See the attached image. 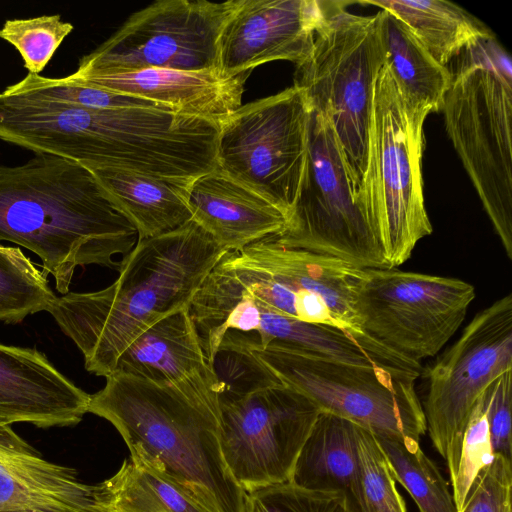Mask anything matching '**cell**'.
Wrapping results in <instances>:
<instances>
[{
  "mask_svg": "<svg viewBox=\"0 0 512 512\" xmlns=\"http://www.w3.org/2000/svg\"><path fill=\"white\" fill-rule=\"evenodd\" d=\"M285 246L341 259L361 269L389 268L359 205L329 120L311 109L308 151Z\"/></svg>",
  "mask_w": 512,
  "mask_h": 512,
  "instance_id": "30bf717a",
  "label": "cell"
},
{
  "mask_svg": "<svg viewBox=\"0 0 512 512\" xmlns=\"http://www.w3.org/2000/svg\"><path fill=\"white\" fill-rule=\"evenodd\" d=\"M212 368L219 399L239 397L281 383L248 348L226 341H221Z\"/></svg>",
  "mask_w": 512,
  "mask_h": 512,
  "instance_id": "d6a6232c",
  "label": "cell"
},
{
  "mask_svg": "<svg viewBox=\"0 0 512 512\" xmlns=\"http://www.w3.org/2000/svg\"><path fill=\"white\" fill-rule=\"evenodd\" d=\"M219 401L221 451L238 485L247 493L290 481L320 409L283 383Z\"/></svg>",
  "mask_w": 512,
  "mask_h": 512,
  "instance_id": "5bb4252c",
  "label": "cell"
},
{
  "mask_svg": "<svg viewBox=\"0 0 512 512\" xmlns=\"http://www.w3.org/2000/svg\"><path fill=\"white\" fill-rule=\"evenodd\" d=\"M0 512H103L96 485L50 462L0 423Z\"/></svg>",
  "mask_w": 512,
  "mask_h": 512,
  "instance_id": "e0dca14e",
  "label": "cell"
},
{
  "mask_svg": "<svg viewBox=\"0 0 512 512\" xmlns=\"http://www.w3.org/2000/svg\"><path fill=\"white\" fill-rule=\"evenodd\" d=\"M354 425L334 414L320 412L290 481L310 490L340 492L353 512H363Z\"/></svg>",
  "mask_w": 512,
  "mask_h": 512,
  "instance_id": "7402d4cb",
  "label": "cell"
},
{
  "mask_svg": "<svg viewBox=\"0 0 512 512\" xmlns=\"http://www.w3.org/2000/svg\"><path fill=\"white\" fill-rule=\"evenodd\" d=\"M187 199L192 220L227 251L281 235L288 226L278 207L218 169L192 179Z\"/></svg>",
  "mask_w": 512,
  "mask_h": 512,
  "instance_id": "d6986e66",
  "label": "cell"
},
{
  "mask_svg": "<svg viewBox=\"0 0 512 512\" xmlns=\"http://www.w3.org/2000/svg\"><path fill=\"white\" fill-rule=\"evenodd\" d=\"M234 344L248 348L281 383L302 393L321 412L410 445L419 444L426 433L415 376L344 363L286 345Z\"/></svg>",
  "mask_w": 512,
  "mask_h": 512,
  "instance_id": "ba28073f",
  "label": "cell"
},
{
  "mask_svg": "<svg viewBox=\"0 0 512 512\" xmlns=\"http://www.w3.org/2000/svg\"><path fill=\"white\" fill-rule=\"evenodd\" d=\"M74 26L59 14L6 20L0 38L20 53L29 73L40 75Z\"/></svg>",
  "mask_w": 512,
  "mask_h": 512,
  "instance_id": "f1b7e54d",
  "label": "cell"
},
{
  "mask_svg": "<svg viewBox=\"0 0 512 512\" xmlns=\"http://www.w3.org/2000/svg\"><path fill=\"white\" fill-rule=\"evenodd\" d=\"M244 512H353L344 494L310 490L291 481L246 493Z\"/></svg>",
  "mask_w": 512,
  "mask_h": 512,
  "instance_id": "1f68e13d",
  "label": "cell"
},
{
  "mask_svg": "<svg viewBox=\"0 0 512 512\" xmlns=\"http://www.w3.org/2000/svg\"><path fill=\"white\" fill-rule=\"evenodd\" d=\"M329 5L327 0H238L219 38V69L236 75L274 60L300 64Z\"/></svg>",
  "mask_w": 512,
  "mask_h": 512,
  "instance_id": "9a60e30c",
  "label": "cell"
},
{
  "mask_svg": "<svg viewBox=\"0 0 512 512\" xmlns=\"http://www.w3.org/2000/svg\"><path fill=\"white\" fill-rule=\"evenodd\" d=\"M71 75L106 90L152 101L171 111L220 122L241 106L250 72L232 75L219 68L200 71L148 68L117 74Z\"/></svg>",
  "mask_w": 512,
  "mask_h": 512,
  "instance_id": "ac0fdd59",
  "label": "cell"
},
{
  "mask_svg": "<svg viewBox=\"0 0 512 512\" xmlns=\"http://www.w3.org/2000/svg\"><path fill=\"white\" fill-rule=\"evenodd\" d=\"M456 58L441 110L446 130L511 260V58L494 34L470 43Z\"/></svg>",
  "mask_w": 512,
  "mask_h": 512,
  "instance_id": "277c9868",
  "label": "cell"
},
{
  "mask_svg": "<svg viewBox=\"0 0 512 512\" xmlns=\"http://www.w3.org/2000/svg\"><path fill=\"white\" fill-rule=\"evenodd\" d=\"M425 118L411 117L386 64L374 87L365 172L356 195L389 268L432 231L423 194Z\"/></svg>",
  "mask_w": 512,
  "mask_h": 512,
  "instance_id": "8992f818",
  "label": "cell"
},
{
  "mask_svg": "<svg viewBox=\"0 0 512 512\" xmlns=\"http://www.w3.org/2000/svg\"><path fill=\"white\" fill-rule=\"evenodd\" d=\"M475 296L473 285L454 277L365 269L356 312L364 333L420 363L454 336Z\"/></svg>",
  "mask_w": 512,
  "mask_h": 512,
  "instance_id": "7c38bea8",
  "label": "cell"
},
{
  "mask_svg": "<svg viewBox=\"0 0 512 512\" xmlns=\"http://www.w3.org/2000/svg\"><path fill=\"white\" fill-rule=\"evenodd\" d=\"M238 0H160L133 13L92 52L75 75L117 74L148 68H219V38Z\"/></svg>",
  "mask_w": 512,
  "mask_h": 512,
  "instance_id": "4fadbf2b",
  "label": "cell"
},
{
  "mask_svg": "<svg viewBox=\"0 0 512 512\" xmlns=\"http://www.w3.org/2000/svg\"><path fill=\"white\" fill-rule=\"evenodd\" d=\"M96 492L103 512H211L162 473L130 458L96 484Z\"/></svg>",
  "mask_w": 512,
  "mask_h": 512,
  "instance_id": "d4e9b609",
  "label": "cell"
},
{
  "mask_svg": "<svg viewBox=\"0 0 512 512\" xmlns=\"http://www.w3.org/2000/svg\"><path fill=\"white\" fill-rule=\"evenodd\" d=\"M226 252L191 219L138 240L120 261L119 276L111 285L56 296L47 312L81 351L85 369L106 378L142 332L189 307Z\"/></svg>",
  "mask_w": 512,
  "mask_h": 512,
  "instance_id": "7a4b0ae2",
  "label": "cell"
},
{
  "mask_svg": "<svg viewBox=\"0 0 512 512\" xmlns=\"http://www.w3.org/2000/svg\"><path fill=\"white\" fill-rule=\"evenodd\" d=\"M385 64L411 117L442 110L452 74L437 63L413 32L386 10L378 13Z\"/></svg>",
  "mask_w": 512,
  "mask_h": 512,
  "instance_id": "603a6c76",
  "label": "cell"
},
{
  "mask_svg": "<svg viewBox=\"0 0 512 512\" xmlns=\"http://www.w3.org/2000/svg\"><path fill=\"white\" fill-rule=\"evenodd\" d=\"M511 460L494 455L473 483L460 512H512Z\"/></svg>",
  "mask_w": 512,
  "mask_h": 512,
  "instance_id": "836d02e7",
  "label": "cell"
},
{
  "mask_svg": "<svg viewBox=\"0 0 512 512\" xmlns=\"http://www.w3.org/2000/svg\"><path fill=\"white\" fill-rule=\"evenodd\" d=\"M512 370V295L479 311L425 372L426 431L454 477L464 432L483 393Z\"/></svg>",
  "mask_w": 512,
  "mask_h": 512,
  "instance_id": "8fae6325",
  "label": "cell"
},
{
  "mask_svg": "<svg viewBox=\"0 0 512 512\" xmlns=\"http://www.w3.org/2000/svg\"><path fill=\"white\" fill-rule=\"evenodd\" d=\"M488 393L489 388L480 397L470 415L461 443L457 469L450 480L457 512L461 511L480 472L494 459L487 416Z\"/></svg>",
  "mask_w": 512,
  "mask_h": 512,
  "instance_id": "4dcf8cb0",
  "label": "cell"
},
{
  "mask_svg": "<svg viewBox=\"0 0 512 512\" xmlns=\"http://www.w3.org/2000/svg\"><path fill=\"white\" fill-rule=\"evenodd\" d=\"M310 111L293 85L219 122L217 169L270 201L288 222L307 159Z\"/></svg>",
  "mask_w": 512,
  "mask_h": 512,
  "instance_id": "9c48e42d",
  "label": "cell"
},
{
  "mask_svg": "<svg viewBox=\"0 0 512 512\" xmlns=\"http://www.w3.org/2000/svg\"><path fill=\"white\" fill-rule=\"evenodd\" d=\"M351 1H330L294 86L331 123L346 161L355 200L367 162L374 87L385 64L378 14L349 13Z\"/></svg>",
  "mask_w": 512,
  "mask_h": 512,
  "instance_id": "5b68a950",
  "label": "cell"
},
{
  "mask_svg": "<svg viewBox=\"0 0 512 512\" xmlns=\"http://www.w3.org/2000/svg\"><path fill=\"white\" fill-rule=\"evenodd\" d=\"M88 413L116 428L130 459L162 473L211 512H244L246 492L221 451L213 369L170 384L112 373L91 395Z\"/></svg>",
  "mask_w": 512,
  "mask_h": 512,
  "instance_id": "6da1fadb",
  "label": "cell"
},
{
  "mask_svg": "<svg viewBox=\"0 0 512 512\" xmlns=\"http://www.w3.org/2000/svg\"><path fill=\"white\" fill-rule=\"evenodd\" d=\"M512 370L500 376L488 393V423L494 455L512 456Z\"/></svg>",
  "mask_w": 512,
  "mask_h": 512,
  "instance_id": "e575fe53",
  "label": "cell"
},
{
  "mask_svg": "<svg viewBox=\"0 0 512 512\" xmlns=\"http://www.w3.org/2000/svg\"><path fill=\"white\" fill-rule=\"evenodd\" d=\"M363 512H407L390 463L375 435L354 425Z\"/></svg>",
  "mask_w": 512,
  "mask_h": 512,
  "instance_id": "83f0119b",
  "label": "cell"
},
{
  "mask_svg": "<svg viewBox=\"0 0 512 512\" xmlns=\"http://www.w3.org/2000/svg\"><path fill=\"white\" fill-rule=\"evenodd\" d=\"M403 22L442 66L475 40L493 33L464 8L444 0H366Z\"/></svg>",
  "mask_w": 512,
  "mask_h": 512,
  "instance_id": "cb8c5ba5",
  "label": "cell"
},
{
  "mask_svg": "<svg viewBox=\"0 0 512 512\" xmlns=\"http://www.w3.org/2000/svg\"><path fill=\"white\" fill-rule=\"evenodd\" d=\"M90 399L43 352L0 342L1 424L74 426L88 413Z\"/></svg>",
  "mask_w": 512,
  "mask_h": 512,
  "instance_id": "2e32d148",
  "label": "cell"
},
{
  "mask_svg": "<svg viewBox=\"0 0 512 512\" xmlns=\"http://www.w3.org/2000/svg\"><path fill=\"white\" fill-rule=\"evenodd\" d=\"M365 269L336 257L292 248L276 235L227 251L203 281L294 319L361 337L356 312Z\"/></svg>",
  "mask_w": 512,
  "mask_h": 512,
  "instance_id": "52a82bcc",
  "label": "cell"
},
{
  "mask_svg": "<svg viewBox=\"0 0 512 512\" xmlns=\"http://www.w3.org/2000/svg\"><path fill=\"white\" fill-rule=\"evenodd\" d=\"M55 297L44 273L22 250L0 242V322L21 323L47 311Z\"/></svg>",
  "mask_w": 512,
  "mask_h": 512,
  "instance_id": "4316f807",
  "label": "cell"
},
{
  "mask_svg": "<svg viewBox=\"0 0 512 512\" xmlns=\"http://www.w3.org/2000/svg\"><path fill=\"white\" fill-rule=\"evenodd\" d=\"M375 437L386 454L396 481L410 494L420 512H457L445 478L419 444Z\"/></svg>",
  "mask_w": 512,
  "mask_h": 512,
  "instance_id": "484cf974",
  "label": "cell"
},
{
  "mask_svg": "<svg viewBox=\"0 0 512 512\" xmlns=\"http://www.w3.org/2000/svg\"><path fill=\"white\" fill-rule=\"evenodd\" d=\"M208 370L212 368L188 308H184L142 332L119 356L113 373L170 384Z\"/></svg>",
  "mask_w": 512,
  "mask_h": 512,
  "instance_id": "ffe728a7",
  "label": "cell"
},
{
  "mask_svg": "<svg viewBox=\"0 0 512 512\" xmlns=\"http://www.w3.org/2000/svg\"><path fill=\"white\" fill-rule=\"evenodd\" d=\"M15 84L19 88L33 94L66 101L87 108L114 109L138 107L171 111L143 98L120 94L88 84L74 78L72 75L62 78H49L28 73L26 77Z\"/></svg>",
  "mask_w": 512,
  "mask_h": 512,
  "instance_id": "f546056e",
  "label": "cell"
},
{
  "mask_svg": "<svg viewBox=\"0 0 512 512\" xmlns=\"http://www.w3.org/2000/svg\"><path fill=\"white\" fill-rule=\"evenodd\" d=\"M89 170L117 209L135 227L138 240L169 232L192 219L187 199L191 180L116 168Z\"/></svg>",
  "mask_w": 512,
  "mask_h": 512,
  "instance_id": "44dd1931",
  "label": "cell"
},
{
  "mask_svg": "<svg viewBox=\"0 0 512 512\" xmlns=\"http://www.w3.org/2000/svg\"><path fill=\"white\" fill-rule=\"evenodd\" d=\"M137 231L93 173L80 163L35 154L17 166L0 165V242L35 253L62 295L75 269L96 264L118 271Z\"/></svg>",
  "mask_w": 512,
  "mask_h": 512,
  "instance_id": "3957f363",
  "label": "cell"
}]
</instances>
